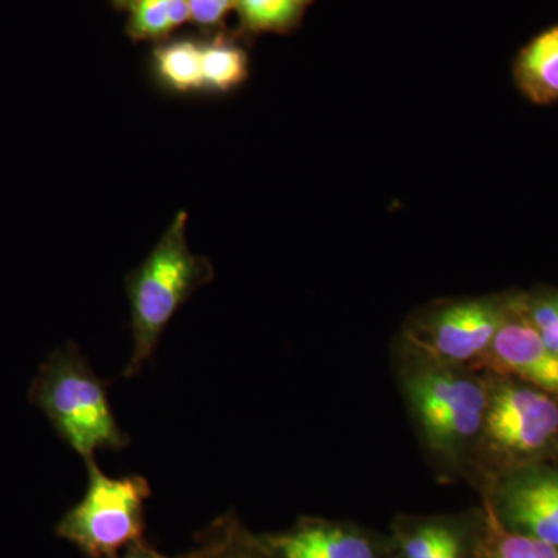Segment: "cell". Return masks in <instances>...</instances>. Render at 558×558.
<instances>
[{
    "instance_id": "1",
    "label": "cell",
    "mask_w": 558,
    "mask_h": 558,
    "mask_svg": "<svg viewBox=\"0 0 558 558\" xmlns=\"http://www.w3.org/2000/svg\"><path fill=\"white\" fill-rule=\"evenodd\" d=\"M186 223L189 215L178 213L146 259L128 275L132 352L121 373L124 379L142 373L180 307L215 277L211 263L191 252Z\"/></svg>"
},
{
    "instance_id": "2",
    "label": "cell",
    "mask_w": 558,
    "mask_h": 558,
    "mask_svg": "<svg viewBox=\"0 0 558 558\" xmlns=\"http://www.w3.org/2000/svg\"><path fill=\"white\" fill-rule=\"evenodd\" d=\"M36 402L84 462L95 459L97 451L120 453L130 446V435L110 405L108 384L73 344L58 352L44 369Z\"/></svg>"
},
{
    "instance_id": "3",
    "label": "cell",
    "mask_w": 558,
    "mask_h": 558,
    "mask_svg": "<svg viewBox=\"0 0 558 558\" xmlns=\"http://www.w3.org/2000/svg\"><path fill=\"white\" fill-rule=\"evenodd\" d=\"M402 385L422 438L435 457L457 464L478 444L486 414L487 380L417 354Z\"/></svg>"
},
{
    "instance_id": "4",
    "label": "cell",
    "mask_w": 558,
    "mask_h": 558,
    "mask_svg": "<svg viewBox=\"0 0 558 558\" xmlns=\"http://www.w3.org/2000/svg\"><path fill=\"white\" fill-rule=\"evenodd\" d=\"M488 399L475 449L498 475L558 454V399L512 377L487 380Z\"/></svg>"
},
{
    "instance_id": "5",
    "label": "cell",
    "mask_w": 558,
    "mask_h": 558,
    "mask_svg": "<svg viewBox=\"0 0 558 558\" xmlns=\"http://www.w3.org/2000/svg\"><path fill=\"white\" fill-rule=\"evenodd\" d=\"M87 487L83 498L62 517L57 534L87 558H116L146 542L149 481L140 475L112 478L95 459L84 462Z\"/></svg>"
},
{
    "instance_id": "6",
    "label": "cell",
    "mask_w": 558,
    "mask_h": 558,
    "mask_svg": "<svg viewBox=\"0 0 558 558\" xmlns=\"http://www.w3.org/2000/svg\"><path fill=\"white\" fill-rule=\"evenodd\" d=\"M508 300L447 304L414 325L409 333L411 347L417 354L453 368L481 362L505 322Z\"/></svg>"
},
{
    "instance_id": "7",
    "label": "cell",
    "mask_w": 558,
    "mask_h": 558,
    "mask_svg": "<svg viewBox=\"0 0 558 558\" xmlns=\"http://www.w3.org/2000/svg\"><path fill=\"white\" fill-rule=\"evenodd\" d=\"M481 363L498 376L512 377L558 399V355L529 319L524 296L508 300L505 322Z\"/></svg>"
},
{
    "instance_id": "8",
    "label": "cell",
    "mask_w": 558,
    "mask_h": 558,
    "mask_svg": "<svg viewBox=\"0 0 558 558\" xmlns=\"http://www.w3.org/2000/svg\"><path fill=\"white\" fill-rule=\"evenodd\" d=\"M502 520L521 534L558 546V468L532 464L498 481Z\"/></svg>"
},
{
    "instance_id": "9",
    "label": "cell",
    "mask_w": 558,
    "mask_h": 558,
    "mask_svg": "<svg viewBox=\"0 0 558 558\" xmlns=\"http://www.w3.org/2000/svg\"><path fill=\"white\" fill-rule=\"evenodd\" d=\"M277 558H376L373 545L351 529L304 520L282 534L263 537Z\"/></svg>"
},
{
    "instance_id": "10",
    "label": "cell",
    "mask_w": 558,
    "mask_h": 558,
    "mask_svg": "<svg viewBox=\"0 0 558 558\" xmlns=\"http://www.w3.org/2000/svg\"><path fill=\"white\" fill-rule=\"evenodd\" d=\"M515 81L524 97L537 105L558 100V25L523 47L515 62Z\"/></svg>"
},
{
    "instance_id": "11",
    "label": "cell",
    "mask_w": 558,
    "mask_h": 558,
    "mask_svg": "<svg viewBox=\"0 0 558 558\" xmlns=\"http://www.w3.org/2000/svg\"><path fill=\"white\" fill-rule=\"evenodd\" d=\"M189 553L190 558H277L263 538L252 537L231 515L220 517L199 532Z\"/></svg>"
},
{
    "instance_id": "12",
    "label": "cell",
    "mask_w": 558,
    "mask_h": 558,
    "mask_svg": "<svg viewBox=\"0 0 558 558\" xmlns=\"http://www.w3.org/2000/svg\"><path fill=\"white\" fill-rule=\"evenodd\" d=\"M156 65L161 80L179 92L204 87L202 47L190 40L170 44L156 50Z\"/></svg>"
},
{
    "instance_id": "13",
    "label": "cell",
    "mask_w": 558,
    "mask_h": 558,
    "mask_svg": "<svg viewBox=\"0 0 558 558\" xmlns=\"http://www.w3.org/2000/svg\"><path fill=\"white\" fill-rule=\"evenodd\" d=\"M312 0H236L234 9L250 32H288Z\"/></svg>"
},
{
    "instance_id": "14",
    "label": "cell",
    "mask_w": 558,
    "mask_h": 558,
    "mask_svg": "<svg viewBox=\"0 0 558 558\" xmlns=\"http://www.w3.org/2000/svg\"><path fill=\"white\" fill-rule=\"evenodd\" d=\"M204 86L227 92L244 83L248 76V60L240 47L215 43L202 49Z\"/></svg>"
},
{
    "instance_id": "15",
    "label": "cell",
    "mask_w": 558,
    "mask_h": 558,
    "mask_svg": "<svg viewBox=\"0 0 558 558\" xmlns=\"http://www.w3.org/2000/svg\"><path fill=\"white\" fill-rule=\"evenodd\" d=\"M190 20L189 0H135L131 33L135 38H159Z\"/></svg>"
},
{
    "instance_id": "16",
    "label": "cell",
    "mask_w": 558,
    "mask_h": 558,
    "mask_svg": "<svg viewBox=\"0 0 558 558\" xmlns=\"http://www.w3.org/2000/svg\"><path fill=\"white\" fill-rule=\"evenodd\" d=\"M405 558H461V539L440 523L422 524L402 543Z\"/></svg>"
},
{
    "instance_id": "17",
    "label": "cell",
    "mask_w": 558,
    "mask_h": 558,
    "mask_svg": "<svg viewBox=\"0 0 558 558\" xmlns=\"http://www.w3.org/2000/svg\"><path fill=\"white\" fill-rule=\"evenodd\" d=\"M524 306L538 336L558 355V292L524 296Z\"/></svg>"
},
{
    "instance_id": "18",
    "label": "cell",
    "mask_w": 558,
    "mask_h": 558,
    "mask_svg": "<svg viewBox=\"0 0 558 558\" xmlns=\"http://www.w3.org/2000/svg\"><path fill=\"white\" fill-rule=\"evenodd\" d=\"M490 558H558V546L521 532H502L492 545Z\"/></svg>"
},
{
    "instance_id": "19",
    "label": "cell",
    "mask_w": 558,
    "mask_h": 558,
    "mask_svg": "<svg viewBox=\"0 0 558 558\" xmlns=\"http://www.w3.org/2000/svg\"><path fill=\"white\" fill-rule=\"evenodd\" d=\"M191 20L201 25H215L223 20L236 0H189Z\"/></svg>"
},
{
    "instance_id": "20",
    "label": "cell",
    "mask_w": 558,
    "mask_h": 558,
    "mask_svg": "<svg viewBox=\"0 0 558 558\" xmlns=\"http://www.w3.org/2000/svg\"><path fill=\"white\" fill-rule=\"evenodd\" d=\"M116 558H190V553L183 554L180 557H168L159 553L156 548L149 545L148 542L140 543V545L132 546V548L121 553Z\"/></svg>"
},
{
    "instance_id": "21",
    "label": "cell",
    "mask_w": 558,
    "mask_h": 558,
    "mask_svg": "<svg viewBox=\"0 0 558 558\" xmlns=\"http://www.w3.org/2000/svg\"><path fill=\"white\" fill-rule=\"evenodd\" d=\"M117 2H120V3H128V2H132L134 3L135 0H117Z\"/></svg>"
}]
</instances>
